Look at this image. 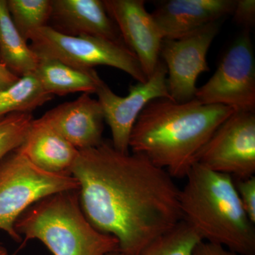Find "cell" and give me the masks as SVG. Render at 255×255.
I'll list each match as a JSON object with an SVG mask.
<instances>
[{"label":"cell","mask_w":255,"mask_h":255,"mask_svg":"<svg viewBox=\"0 0 255 255\" xmlns=\"http://www.w3.org/2000/svg\"><path fill=\"white\" fill-rule=\"evenodd\" d=\"M70 174L79 183L82 211L125 255H137L183 220L174 178L143 155L123 153L103 140L79 150Z\"/></svg>","instance_id":"obj_1"},{"label":"cell","mask_w":255,"mask_h":255,"mask_svg":"<svg viewBox=\"0 0 255 255\" xmlns=\"http://www.w3.org/2000/svg\"><path fill=\"white\" fill-rule=\"evenodd\" d=\"M234 112L227 106L204 105L196 99L184 103L156 99L139 115L129 148L172 177H185L199 151Z\"/></svg>","instance_id":"obj_2"},{"label":"cell","mask_w":255,"mask_h":255,"mask_svg":"<svg viewBox=\"0 0 255 255\" xmlns=\"http://www.w3.org/2000/svg\"><path fill=\"white\" fill-rule=\"evenodd\" d=\"M180 189L183 220L203 241L242 255H255V224L242 206L234 179L194 163Z\"/></svg>","instance_id":"obj_3"},{"label":"cell","mask_w":255,"mask_h":255,"mask_svg":"<svg viewBox=\"0 0 255 255\" xmlns=\"http://www.w3.org/2000/svg\"><path fill=\"white\" fill-rule=\"evenodd\" d=\"M18 234L43 243L53 255H104L119 251V242L90 223L79 190L60 191L36 201L15 223Z\"/></svg>","instance_id":"obj_4"},{"label":"cell","mask_w":255,"mask_h":255,"mask_svg":"<svg viewBox=\"0 0 255 255\" xmlns=\"http://www.w3.org/2000/svg\"><path fill=\"white\" fill-rule=\"evenodd\" d=\"M79 188L73 175L47 172L18 148L11 151L0 160V230L21 243L22 237L15 230V223L28 207L50 194Z\"/></svg>","instance_id":"obj_5"},{"label":"cell","mask_w":255,"mask_h":255,"mask_svg":"<svg viewBox=\"0 0 255 255\" xmlns=\"http://www.w3.org/2000/svg\"><path fill=\"white\" fill-rule=\"evenodd\" d=\"M38 58H53L84 70L99 65L119 69L137 82L147 80L135 55L123 41L95 36H69L46 26L30 36Z\"/></svg>","instance_id":"obj_6"},{"label":"cell","mask_w":255,"mask_h":255,"mask_svg":"<svg viewBox=\"0 0 255 255\" xmlns=\"http://www.w3.org/2000/svg\"><path fill=\"white\" fill-rule=\"evenodd\" d=\"M195 99L204 105L255 112V59L249 31H245L233 42L212 77L197 88Z\"/></svg>","instance_id":"obj_7"},{"label":"cell","mask_w":255,"mask_h":255,"mask_svg":"<svg viewBox=\"0 0 255 255\" xmlns=\"http://www.w3.org/2000/svg\"><path fill=\"white\" fill-rule=\"evenodd\" d=\"M195 162L233 179L255 176V112L230 116L199 151Z\"/></svg>","instance_id":"obj_8"},{"label":"cell","mask_w":255,"mask_h":255,"mask_svg":"<svg viewBox=\"0 0 255 255\" xmlns=\"http://www.w3.org/2000/svg\"><path fill=\"white\" fill-rule=\"evenodd\" d=\"M221 25V20L214 21L182 38L162 41L160 58L167 68V88L174 102L195 99L196 82L201 74L209 71L208 52Z\"/></svg>","instance_id":"obj_9"},{"label":"cell","mask_w":255,"mask_h":255,"mask_svg":"<svg viewBox=\"0 0 255 255\" xmlns=\"http://www.w3.org/2000/svg\"><path fill=\"white\" fill-rule=\"evenodd\" d=\"M167 70L159 60L153 73L145 82H137L129 87L127 97L114 93L105 82L97 88L96 94L103 112L105 122L112 132L114 148L128 153L130 134L139 115L152 101L159 98L172 100L167 88Z\"/></svg>","instance_id":"obj_10"},{"label":"cell","mask_w":255,"mask_h":255,"mask_svg":"<svg viewBox=\"0 0 255 255\" xmlns=\"http://www.w3.org/2000/svg\"><path fill=\"white\" fill-rule=\"evenodd\" d=\"M126 46L136 57L147 78L160 60L163 38L143 0H104Z\"/></svg>","instance_id":"obj_11"},{"label":"cell","mask_w":255,"mask_h":255,"mask_svg":"<svg viewBox=\"0 0 255 255\" xmlns=\"http://www.w3.org/2000/svg\"><path fill=\"white\" fill-rule=\"evenodd\" d=\"M40 119L79 150L96 147L104 140L102 107L89 94L83 93L77 100L57 106Z\"/></svg>","instance_id":"obj_12"},{"label":"cell","mask_w":255,"mask_h":255,"mask_svg":"<svg viewBox=\"0 0 255 255\" xmlns=\"http://www.w3.org/2000/svg\"><path fill=\"white\" fill-rule=\"evenodd\" d=\"M236 0H168L152 13L164 40L182 38L232 14Z\"/></svg>","instance_id":"obj_13"},{"label":"cell","mask_w":255,"mask_h":255,"mask_svg":"<svg viewBox=\"0 0 255 255\" xmlns=\"http://www.w3.org/2000/svg\"><path fill=\"white\" fill-rule=\"evenodd\" d=\"M49 21L50 27L69 36L87 35L123 41L102 0H51Z\"/></svg>","instance_id":"obj_14"},{"label":"cell","mask_w":255,"mask_h":255,"mask_svg":"<svg viewBox=\"0 0 255 255\" xmlns=\"http://www.w3.org/2000/svg\"><path fill=\"white\" fill-rule=\"evenodd\" d=\"M18 150L30 162L50 173L70 174L79 150L41 119H33Z\"/></svg>","instance_id":"obj_15"},{"label":"cell","mask_w":255,"mask_h":255,"mask_svg":"<svg viewBox=\"0 0 255 255\" xmlns=\"http://www.w3.org/2000/svg\"><path fill=\"white\" fill-rule=\"evenodd\" d=\"M33 74L45 91L53 96L96 93L103 82L95 69L75 68L53 58H39Z\"/></svg>","instance_id":"obj_16"},{"label":"cell","mask_w":255,"mask_h":255,"mask_svg":"<svg viewBox=\"0 0 255 255\" xmlns=\"http://www.w3.org/2000/svg\"><path fill=\"white\" fill-rule=\"evenodd\" d=\"M39 58L13 23L6 0H0V63L18 78L34 73Z\"/></svg>","instance_id":"obj_17"},{"label":"cell","mask_w":255,"mask_h":255,"mask_svg":"<svg viewBox=\"0 0 255 255\" xmlns=\"http://www.w3.org/2000/svg\"><path fill=\"white\" fill-rule=\"evenodd\" d=\"M53 98L34 74L24 75L0 92V119L14 113H31Z\"/></svg>","instance_id":"obj_18"},{"label":"cell","mask_w":255,"mask_h":255,"mask_svg":"<svg viewBox=\"0 0 255 255\" xmlns=\"http://www.w3.org/2000/svg\"><path fill=\"white\" fill-rule=\"evenodd\" d=\"M201 241H204L195 229L182 220L137 255H193Z\"/></svg>","instance_id":"obj_19"},{"label":"cell","mask_w":255,"mask_h":255,"mask_svg":"<svg viewBox=\"0 0 255 255\" xmlns=\"http://www.w3.org/2000/svg\"><path fill=\"white\" fill-rule=\"evenodd\" d=\"M13 23L26 42L33 32L48 26L51 0H6Z\"/></svg>","instance_id":"obj_20"},{"label":"cell","mask_w":255,"mask_h":255,"mask_svg":"<svg viewBox=\"0 0 255 255\" xmlns=\"http://www.w3.org/2000/svg\"><path fill=\"white\" fill-rule=\"evenodd\" d=\"M33 117L31 113H14L0 119V160L22 145Z\"/></svg>","instance_id":"obj_21"},{"label":"cell","mask_w":255,"mask_h":255,"mask_svg":"<svg viewBox=\"0 0 255 255\" xmlns=\"http://www.w3.org/2000/svg\"><path fill=\"white\" fill-rule=\"evenodd\" d=\"M234 182L242 206L255 224V177L234 179Z\"/></svg>","instance_id":"obj_22"},{"label":"cell","mask_w":255,"mask_h":255,"mask_svg":"<svg viewBox=\"0 0 255 255\" xmlns=\"http://www.w3.org/2000/svg\"><path fill=\"white\" fill-rule=\"evenodd\" d=\"M232 14L236 23L249 31L255 23V0H236Z\"/></svg>","instance_id":"obj_23"},{"label":"cell","mask_w":255,"mask_h":255,"mask_svg":"<svg viewBox=\"0 0 255 255\" xmlns=\"http://www.w3.org/2000/svg\"><path fill=\"white\" fill-rule=\"evenodd\" d=\"M193 255H242L224 247L209 242L201 241L194 250Z\"/></svg>","instance_id":"obj_24"},{"label":"cell","mask_w":255,"mask_h":255,"mask_svg":"<svg viewBox=\"0 0 255 255\" xmlns=\"http://www.w3.org/2000/svg\"><path fill=\"white\" fill-rule=\"evenodd\" d=\"M17 76L11 73L2 64L0 63V92L18 81Z\"/></svg>","instance_id":"obj_25"},{"label":"cell","mask_w":255,"mask_h":255,"mask_svg":"<svg viewBox=\"0 0 255 255\" xmlns=\"http://www.w3.org/2000/svg\"><path fill=\"white\" fill-rule=\"evenodd\" d=\"M0 255H9L7 250L0 244Z\"/></svg>","instance_id":"obj_26"},{"label":"cell","mask_w":255,"mask_h":255,"mask_svg":"<svg viewBox=\"0 0 255 255\" xmlns=\"http://www.w3.org/2000/svg\"><path fill=\"white\" fill-rule=\"evenodd\" d=\"M104 255H125L123 254V253H121L120 251H117L111 252V253H107V254H105Z\"/></svg>","instance_id":"obj_27"}]
</instances>
